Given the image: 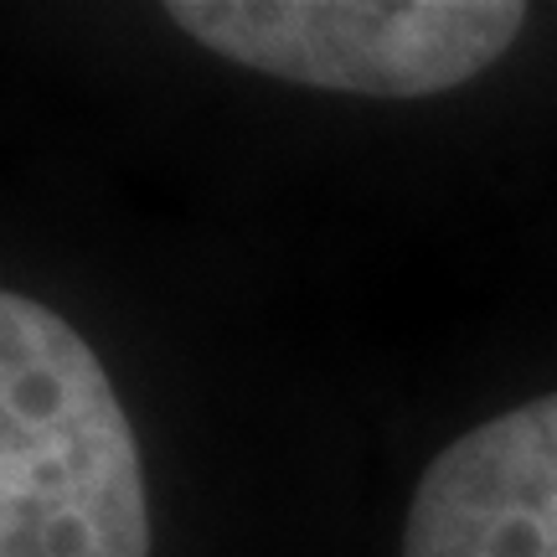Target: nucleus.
I'll return each instance as SVG.
<instances>
[{"instance_id":"1","label":"nucleus","mask_w":557,"mask_h":557,"mask_svg":"<svg viewBox=\"0 0 557 557\" xmlns=\"http://www.w3.org/2000/svg\"><path fill=\"white\" fill-rule=\"evenodd\" d=\"M0 557H150L135 429L94 346L0 289Z\"/></svg>"},{"instance_id":"2","label":"nucleus","mask_w":557,"mask_h":557,"mask_svg":"<svg viewBox=\"0 0 557 557\" xmlns=\"http://www.w3.org/2000/svg\"><path fill=\"white\" fill-rule=\"evenodd\" d=\"M186 37L253 73L361 99H429L521 37L511 0H176Z\"/></svg>"},{"instance_id":"3","label":"nucleus","mask_w":557,"mask_h":557,"mask_svg":"<svg viewBox=\"0 0 557 557\" xmlns=\"http://www.w3.org/2000/svg\"><path fill=\"white\" fill-rule=\"evenodd\" d=\"M403 557H557V393L438 449L408 500Z\"/></svg>"}]
</instances>
